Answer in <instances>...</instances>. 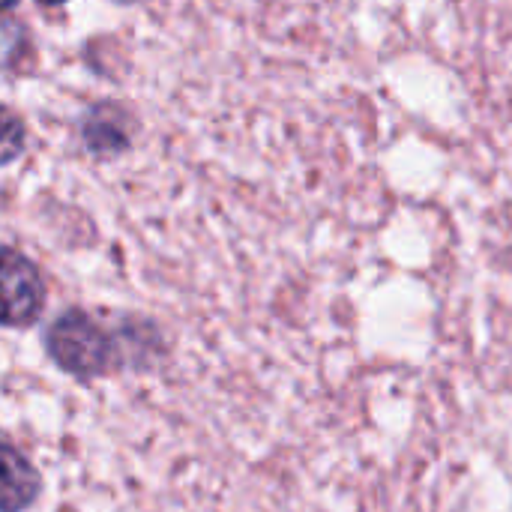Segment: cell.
<instances>
[{"instance_id": "5b68a950", "label": "cell", "mask_w": 512, "mask_h": 512, "mask_svg": "<svg viewBox=\"0 0 512 512\" xmlns=\"http://www.w3.org/2000/svg\"><path fill=\"white\" fill-rule=\"evenodd\" d=\"M18 0H0V9H9V6H15Z\"/></svg>"}, {"instance_id": "7a4b0ae2", "label": "cell", "mask_w": 512, "mask_h": 512, "mask_svg": "<svg viewBox=\"0 0 512 512\" xmlns=\"http://www.w3.org/2000/svg\"><path fill=\"white\" fill-rule=\"evenodd\" d=\"M45 303V288L36 267L12 252L0 249V324L27 327L39 318Z\"/></svg>"}, {"instance_id": "6da1fadb", "label": "cell", "mask_w": 512, "mask_h": 512, "mask_svg": "<svg viewBox=\"0 0 512 512\" xmlns=\"http://www.w3.org/2000/svg\"><path fill=\"white\" fill-rule=\"evenodd\" d=\"M48 351L66 372L75 375L102 372L111 360L108 336L84 312H69L54 321V327L48 330Z\"/></svg>"}, {"instance_id": "8992f818", "label": "cell", "mask_w": 512, "mask_h": 512, "mask_svg": "<svg viewBox=\"0 0 512 512\" xmlns=\"http://www.w3.org/2000/svg\"><path fill=\"white\" fill-rule=\"evenodd\" d=\"M42 3H63V0H42Z\"/></svg>"}, {"instance_id": "3957f363", "label": "cell", "mask_w": 512, "mask_h": 512, "mask_svg": "<svg viewBox=\"0 0 512 512\" xmlns=\"http://www.w3.org/2000/svg\"><path fill=\"white\" fill-rule=\"evenodd\" d=\"M36 495L39 474L33 465L12 447L0 444V512H21L36 501Z\"/></svg>"}, {"instance_id": "277c9868", "label": "cell", "mask_w": 512, "mask_h": 512, "mask_svg": "<svg viewBox=\"0 0 512 512\" xmlns=\"http://www.w3.org/2000/svg\"><path fill=\"white\" fill-rule=\"evenodd\" d=\"M21 147H24V126L6 105H0V165L12 162L21 153Z\"/></svg>"}]
</instances>
